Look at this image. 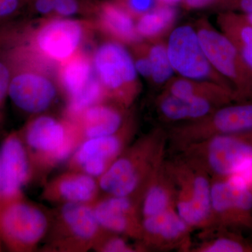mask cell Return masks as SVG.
<instances>
[{"label":"cell","mask_w":252,"mask_h":252,"mask_svg":"<svg viewBox=\"0 0 252 252\" xmlns=\"http://www.w3.org/2000/svg\"><path fill=\"white\" fill-rule=\"evenodd\" d=\"M166 130L157 127L128 146L97 179L107 195L141 201L144 190L167 152Z\"/></svg>","instance_id":"cell-1"},{"label":"cell","mask_w":252,"mask_h":252,"mask_svg":"<svg viewBox=\"0 0 252 252\" xmlns=\"http://www.w3.org/2000/svg\"><path fill=\"white\" fill-rule=\"evenodd\" d=\"M166 159L177 189L176 211L193 230L211 229V177L185 156Z\"/></svg>","instance_id":"cell-2"},{"label":"cell","mask_w":252,"mask_h":252,"mask_svg":"<svg viewBox=\"0 0 252 252\" xmlns=\"http://www.w3.org/2000/svg\"><path fill=\"white\" fill-rule=\"evenodd\" d=\"M167 149L178 154L186 147L219 135L252 132V100L220 106L206 117L166 130Z\"/></svg>","instance_id":"cell-3"},{"label":"cell","mask_w":252,"mask_h":252,"mask_svg":"<svg viewBox=\"0 0 252 252\" xmlns=\"http://www.w3.org/2000/svg\"><path fill=\"white\" fill-rule=\"evenodd\" d=\"M177 154L196 162L212 179L243 177L252 172V132L215 136Z\"/></svg>","instance_id":"cell-4"},{"label":"cell","mask_w":252,"mask_h":252,"mask_svg":"<svg viewBox=\"0 0 252 252\" xmlns=\"http://www.w3.org/2000/svg\"><path fill=\"white\" fill-rule=\"evenodd\" d=\"M32 53L22 46L14 48V72L8 96L17 108L28 114H39L52 104L57 86L44 69L36 64Z\"/></svg>","instance_id":"cell-5"},{"label":"cell","mask_w":252,"mask_h":252,"mask_svg":"<svg viewBox=\"0 0 252 252\" xmlns=\"http://www.w3.org/2000/svg\"><path fill=\"white\" fill-rule=\"evenodd\" d=\"M84 140L75 122H61L39 116L28 124L24 133L30 158L51 166L69 158Z\"/></svg>","instance_id":"cell-6"},{"label":"cell","mask_w":252,"mask_h":252,"mask_svg":"<svg viewBox=\"0 0 252 252\" xmlns=\"http://www.w3.org/2000/svg\"><path fill=\"white\" fill-rule=\"evenodd\" d=\"M195 29L210 64L229 84L238 100H252V71L236 46L205 20Z\"/></svg>","instance_id":"cell-7"},{"label":"cell","mask_w":252,"mask_h":252,"mask_svg":"<svg viewBox=\"0 0 252 252\" xmlns=\"http://www.w3.org/2000/svg\"><path fill=\"white\" fill-rule=\"evenodd\" d=\"M93 64L107 97L123 108L128 107L139 91L133 57L117 41H106L96 49Z\"/></svg>","instance_id":"cell-8"},{"label":"cell","mask_w":252,"mask_h":252,"mask_svg":"<svg viewBox=\"0 0 252 252\" xmlns=\"http://www.w3.org/2000/svg\"><path fill=\"white\" fill-rule=\"evenodd\" d=\"M211 207L210 230L252 233V188L243 177L212 179Z\"/></svg>","instance_id":"cell-9"},{"label":"cell","mask_w":252,"mask_h":252,"mask_svg":"<svg viewBox=\"0 0 252 252\" xmlns=\"http://www.w3.org/2000/svg\"><path fill=\"white\" fill-rule=\"evenodd\" d=\"M166 47L172 68L179 77L211 81L233 92L229 84L210 64L195 28L189 25L175 28L169 35Z\"/></svg>","instance_id":"cell-10"},{"label":"cell","mask_w":252,"mask_h":252,"mask_svg":"<svg viewBox=\"0 0 252 252\" xmlns=\"http://www.w3.org/2000/svg\"><path fill=\"white\" fill-rule=\"evenodd\" d=\"M49 225L43 210L21 198L0 206V237L11 250H32L44 238Z\"/></svg>","instance_id":"cell-11"},{"label":"cell","mask_w":252,"mask_h":252,"mask_svg":"<svg viewBox=\"0 0 252 252\" xmlns=\"http://www.w3.org/2000/svg\"><path fill=\"white\" fill-rule=\"evenodd\" d=\"M84 35V25L80 21L55 18L34 32L31 46L24 44L46 61L61 64L77 54Z\"/></svg>","instance_id":"cell-12"},{"label":"cell","mask_w":252,"mask_h":252,"mask_svg":"<svg viewBox=\"0 0 252 252\" xmlns=\"http://www.w3.org/2000/svg\"><path fill=\"white\" fill-rule=\"evenodd\" d=\"M133 134V126L127 122L113 135L83 140L71 158V168L98 179L128 147Z\"/></svg>","instance_id":"cell-13"},{"label":"cell","mask_w":252,"mask_h":252,"mask_svg":"<svg viewBox=\"0 0 252 252\" xmlns=\"http://www.w3.org/2000/svg\"><path fill=\"white\" fill-rule=\"evenodd\" d=\"M193 231L175 209H172L142 218L139 242L144 251L189 252Z\"/></svg>","instance_id":"cell-14"},{"label":"cell","mask_w":252,"mask_h":252,"mask_svg":"<svg viewBox=\"0 0 252 252\" xmlns=\"http://www.w3.org/2000/svg\"><path fill=\"white\" fill-rule=\"evenodd\" d=\"M140 203L132 197L106 195L93 207L102 229L139 241L142 232Z\"/></svg>","instance_id":"cell-15"},{"label":"cell","mask_w":252,"mask_h":252,"mask_svg":"<svg viewBox=\"0 0 252 252\" xmlns=\"http://www.w3.org/2000/svg\"><path fill=\"white\" fill-rule=\"evenodd\" d=\"M26 144L18 134L6 137L0 149V189L3 203L21 198V190L31 175Z\"/></svg>","instance_id":"cell-16"},{"label":"cell","mask_w":252,"mask_h":252,"mask_svg":"<svg viewBox=\"0 0 252 252\" xmlns=\"http://www.w3.org/2000/svg\"><path fill=\"white\" fill-rule=\"evenodd\" d=\"M59 217L66 234L80 245L94 246L107 232L99 225L93 204L63 203Z\"/></svg>","instance_id":"cell-17"},{"label":"cell","mask_w":252,"mask_h":252,"mask_svg":"<svg viewBox=\"0 0 252 252\" xmlns=\"http://www.w3.org/2000/svg\"><path fill=\"white\" fill-rule=\"evenodd\" d=\"M99 190L98 182L94 177L72 170L49 183L44 194L49 200L63 203L93 204Z\"/></svg>","instance_id":"cell-18"},{"label":"cell","mask_w":252,"mask_h":252,"mask_svg":"<svg viewBox=\"0 0 252 252\" xmlns=\"http://www.w3.org/2000/svg\"><path fill=\"white\" fill-rule=\"evenodd\" d=\"M176 198L175 181L165 158L158 166L142 195L140 203L142 219L175 209Z\"/></svg>","instance_id":"cell-19"},{"label":"cell","mask_w":252,"mask_h":252,"mask_svg":"<svg viewBox=\"0 0 252 252\" xmlns=\"http://www.w3.org/2000/svg\"><path fill=\"white\" fill-rule=\"evenodd\" d=\"M220 107L208 99L177 97L164 91L157 100L159 117L174 125L198 120Z\"/></svg>","instance_id":"cell-20"},{"label":"cell","mask_w":252,"mask_h":252,"mask_svg":"<svg viewBox=\"0 0 252 252\" xmlns=\"http://www.w3.org/2000/svg\"><path fill=\"white\" fill-rule=\"evenodd\" d=\"M122 109L100 102L86 109L74 122L77 124L84 140L113 135L127 122Z\"/></svg>","instance_id":"cell-21"},{"label":"cell","mask_w":252,"mask_h":252,"mask_svg":"<svg viewBox=\"0 0 252 252\" xmlns=\"http://www.w3.org/2000/svg\"><path fill=\"white\" fill-rule=\"evenodd\" d=\"M164 92L186 98L208 99L219 106L237 102L233 91L211 81H197L183 77H172L164 89Z\"/></svg>","instance_id":"cell-22"},{"label":"cell","mask_w":252,"mask_h":252,"mask_svg":"<svg viewBox=\"0 0 252 252\" xmlns=\"http://www.w3.org/2000/svg\"><path fill=\"white\" fill-rule=\"evenodd\" d=\"M99 24L106 34L119 42L134 44L140 40L132 16L122 6L112 2L101 5Z\"/></svg>","instance_id":"cell-23"},{"label":"cell","mask_w":252,"mask_h":252,"mask_svg":"<svg viewBox=\"0 0 252 252\" xmlns=\"http://www.w3.org/2000/svg\"><path fill=\"white\" fill-rule=\"evenodd\" d=\"M95 75L93 60L79 51L60 65L59 80L68 99L84 90Z\"/></svg>","instance_id":"cell-24"},{"label":"cell","mask_w":252,"mask_h":252,"mask_svg":"<svg viewBox=\"0 0 252 252\" xmlns=\"http://www.w3.org/2000/svg\"><path fill=\"white\" fill-rule=\"evenodd\" d=\"M202 241L192 245L191 252H252V242L240 232L215 229L202 232Z\"/></svg>","instance_id":"cell-25"},{"label":"cell","mask_w":252,"mask_h":252,"mask_svg":"<svg viewBox=\"0 0 252 252\" xmlns=\"http://www.w3.org/2000/svg\"><path fill=\"white\" fill-rule=\"evenodd\" d=\"M176 18L177 11L173 6L159 4L137 18L136 31L141 39H155L171 28Z\"/></svg>","instance_id":"cell-26"},{"label":"cell","mask_w":252,"mask_h":252,"mask_svg":"<svg viewBox=\"0 0 252 252\" xmlns=\"http://www.w3.org/2000/svg\"><path fill=\"white\" fill-rule=\"evenodd\" d=\"M14 32L0 31V112L8 96L14 72Z\"/></svg>","instance_id":"cell-27"},{"label":"cell","mask_w":252,"mask_h":252,"mask_svg":"<svg viewBox=\"0 0 252 252\" xmlns=\"http://www.w3.org/2000/svg\"><path fill=\"white\" fill-rule=\"evenodd\" d=\"M107 94L97 75L79 94L68 99L67 115L72 122L77 120L81 114L94 104L103 102Z\"/></svg>","instance_id":"cell-28"},{"label":"cell","mask_w":252,"mask_h":252,"mask_svg":"<svg viewBox=\"0 0 252 252\" xmlns=\"http://www.w3.org/2000/svg\"><path fill=\"white\" fill-rule=\"evenodd\" d=\"M147 50L152 67L150 80L157 86L166 85L175 73L167 54L166 44L156 43L147 46Z\"/></svg>","instance_id":"cell-29"},{"label":"cell","mask_w":252,"mask_h":252,"mask_svg":"<svg viewBox=\"0 0 252 252\" xmlns=\"http://www.w3.org/2000/svg\"><path fill=\"white\" fill-rule=\"evenodd\" d=\"M100 252H133L140 249L133 248L123 235L106 232L102 238L95 245Z\"/></svg>","instance_id":"cell-30"},{"label":"cell","mask_w":252,"mask_h":252,"mask_svg":"<svg viewBox=\"0 0 252 252\" xmlns=\"http://www.w3.org/2000/svg\"><path fill=\"white\" fill-rule=\"evenodd\" d=\"M26 4V0H0V26L16 17Z\"/></svg>","instance_id":"cell-31"},{"label":"cell","mask_w":252,"mask_h":252,"mask_svg":"<svg viewBox=\"0 0 252 252\" xmlns=\"http://www.w3.org/2000/svg\"><path fill=\"white\" fill-rule=\"evenodd\" d=\"M122 6L127 10L133 18H139L152 11L160 4L157 0H121Z\"/></svg>","instance_id":"cell-32"},{"label":"cell","mask_w":252,"mask_h":252,"mask_svg":"<svg viewBox=\"0 0 252 252\" xmlns=\"http://www.w3.org/2000/svg\"><path fill=\"white\" fill-rule=\"evenodd\" d=\"M134 64L137 74L145 79H151L152 67L150 60L147 54V46H140L137 50L135 58H133Z\"/></svg>","instance_id":"cell-33"},{"label":"cell","mask_w":252,"mask_h":252,"mask_svg":"<svg viewBox=\"0 0 252 252\" xmlns=\"http://www.w3.org/2000/svg\"><path fill=\"white\" fill-rule=\"evenodd\" d=\"M217 6L223 11L252 14V0H224Z\"/></svg>","instance_id":"cell-34"},{"label":"cell","mask_w":252,"mask_h":252,"mask_svg":"<svg viewBox=\"0 0 252 252\" xmlns=\"http://www.w3.org/2000/svg\"><path fill=\"white\" fill-rule=\"evenodd\" d=\"M79 9L77 0H56L54 13L59 17H69L77 14Z\"/></svg>","instance_id":"cell-35"},{"label":"cell","mask_w":252,"mask_h":252,"mask_svg":"<svg viewBox=\"0 0 252 252\" xmlns=\"http://www.w3.org/2000/svg\"><path fill=\"white\" fill-rule=\"evenodd\" d=\"M56 0H34L30 5L36 13L42 15H49L54 13Z\"/></svg>","instance_id":"cell-36"},{"label":"cell","mask_w":252,"mask_h":252,"mask_svg":"<svg viewBox=\"0 0 252 252\" xmlns=\"http://www.w3.org/2000/svg\"><path fill=\"white\" fill-rule=\"evenodd\" d=\"M220 0H184L183 4L186 9H200L215 4L216 6Z\"/></svg>","instance_id":"cell-37"},{"label":"cell","mask_w":252,"mask_h":252,"mask_svg":"<svg viewBox=\"0 0 252 252\" xmlns=\"http://www.w3.org/2000/svg\"><path fill=\"white\" fill-rule=\"evenodd\" d=\"M237 49L240 51L245 62L252 71V41Z\"/></svg>","instance_id":"cell-38"},{"label":"cell","mask_w":252,"mask_h":252,"mask_svg":"<svg viewBox=\"0 0 252 252\" xmlns=\"http://www.w3.org/2000/svg\"><path fill=\"white\" fill-rule=\"evenodd\" d=\"M160 4L170 5V6H175L179 3L183 2L184 0H157Z\"/></svg>","instance_id":"cell-39"},{"label":"cell","mask_w":252,"mask_h":252,"mask_svg":"<svg viewBox=\"0 0 252 252\" xmlns=\"http://www.w3.org/2000/svg\"><path fill=\"white\" fill-rule=\"evenodd\" d=\"M243 14L245 15V18H247V20H248L249 22L251 23V24L252 25V14Z\"/></svg>","instance_id":"cell-40"},{"label":"cell","mask_w":252,"mask_h":252,"mask_svg":"<svg viewBox=\"0 0 252 252\" xmlns=\"http://www.w3.org/2000/svg\"><path fill=\"white\" fill-rule=\"evenodd\" d=\"M3 203L2 198H1V189H0V206H1V204Z\"/></svg>","instance_id":"cell-41"},{"label":"cell","mask_w":252,"mask_h":252,"mask_svg":"<svg viewBox=\"0 0 252 252\" xmlns=\"http://www.w3.org/2000/svg\"><path fill=\"white\" fill-rule=\"evenodd\" d=\"M32 1H34V0H26V1H27V4H30V3L32 2Z\"/></svg>","instance_id":"cell-42"},{"label":"cell","mask_w":252,"mask_h":252,"mask_svg":"<svg viewBox=\"0 0 252 252\" xmlns=\"http://www.w3.org/2000/svg\"><path fill=\"white\" fill-rule=\"evenodd\" d=\"M224 1V0H220V2H219V3H218V4H217L216 5V6H217V5H218L219 4H220V2H222V1Z\"/></svg>","instance_id":"cell-43"}]
</instances>
